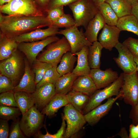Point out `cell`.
Listing matches in <instances>:
<instances>
[{"label": "cell", "instance_id": "obj_12", "mask_svg": "<svg viewBox=\"0 0 138 138\" xmlns=\"http://www.w3.org/2000/svg\"><path fill=\"white\" fill-rule=\"evenodd\" d=\"M119 54L117 57L113 58L118 66L125 74H129L136 70L137 65L134 56L123 43L119 42L115 47Z\"/></svg>", "mask_w": 138, "mask_h": 138}, {"label": "cell", "instance_id": "obj_31", "mask_svg": "<svg viewBox=\"0 0 138 138\" xmlns=\"http://www.w3.org/2000/svg\"><path fill=\"white\" fill-rule=\"evenodd\" d=\"M97 7L106 24L116 26L119 18L110 5L105 2L100 4Z\"/></svg>", "mask_w": 138, "mask_h": 138}, {"label": "cell", "instance_id": "obj_17", "mask_svg": "<svg viewBox=\"0 0 138 138\" xmlns=\"http://www.w3.org/2000/svg\"><path fill=\"white\" fill-rule=\"evenodd\" d=\"M121 97L119 94L114 98H110L104 103L99 105L84 115L86 122L91 126L95 125L101 118L108 113L114 103Z\"/></svg>", "mask_w": 138, "mask_h": 138}, {"label": "cell", "instance_id": "obj_30", "mask_svg": "<svg viewBox=\"0 0 138 138\" xmlns=\"http://www.w3.org/2000/svg\"><path fill=\"white\" fill-rule=\"evenodd\" d=\"M119 18L132 14V6L126 0H107Z\"/></svg>", "mask_w": 138, "mask_h": 138}, {"label": "cell", "instance_id": "obj_50", "mask_svg": "<svg viewBox=\"0 0 138 138\" xmlns=\"http://www.w3.org/2000/svg\"><path fill=\"white\" fill-rule=\"evenodd\" d=\"M134 60L137 65L136 71L137 74H138V56H134Z\"/></svg>", "mask_w": 138, "mask_h": 138}, {"label": "cell", "instance_id": "obj_36", "mask_svg": "<svg viewBox=\"0 0 138 138\" xmlns=\"http://www.w3.org/2000/svg\"><path fill=\"white\" fill-rule=\"evenodd\" d=\"M52 25L59 28H69L75 25L74 19L69 14L64 13L57 20L52 23Z\"/></svg>", "mask_w": 138, "mask_h": 138}, {"label": "cell", "instance_id": "obj_16", "mask_svg": "<svg viewBox=\"0 0 138 138\" xmlns=\"http://www.w3.org/2000/svg\"><path fill=\"white\" fill-rule=\"evenodd\" d=\"M34 98L35 106L42 110L56 94L55 85L47 83L36 88L32 93Z\"/></svg>", "mask_w": 138, "mask_h": 138}, {"label": "cell", "instance_id": "obj_19", "mask_svg": "<svg viewBox=\"0 0 138 138\" xmlns=\"http://www.w3.org/2000/svg\"><path fill=\"white\" fill-rule=\"evenodd\" d=\"M106 24L102 16L99 12L89 22L85 28L84 34L87 40L92 43L97 41L99 32Z\"/></svg>", "mask_w": 138, "mask_h": 138}, {"label": "cell", "instance_id": "obj_40", "mask_svg": "<svg viewBox=\"0 0 138 138\" xmlns=\"http://www.w3.org/2000/svg\"><path fill=\"white\" fill-rule=\"evenodd\" d=\"M15 86L11 80L8 77L0 74V93L13 90Z\"/></svg>", "mask_w": 138, "mask_h": 138}, {"label": "cell", "instance_id": "obj_3", "mask_svg": "<svg viewBox=\"0 0 138 138\" xmlns=\"http://www.w3.org/2000/svg\"><path fill=\"white\" fill-rule=\"evenodd\" d=\"M123 81V74L122 73L117 79L111 84L102 89L96 90L90 96L89 100L84 108L82 114H86L100 105L105 99L118 95Z\"/></svg>", "mask_w": 138, "mask_h": 138}, {"label": "cell", "instance_id": "obj_35", "mask_svg": "<svg viewBox=\"0 0 138 138\" xmlns=\"http://www.w3.org/2000/svg\"><path fill=\"white\" fill-rule=\"evenodd\" d=\"M0 105L17 107L13 90L8 91L1 93Z\"/></svg>", "mask_w": 138, "mask_h": 138}, {"label": "cell", "instance_id": "obj_28", "mask_svg": "<svg viewBox=\"0 0 138 138\" xmlns=\"http://www.w3.org/2000/svg\"><path fill=\"white\" fill-rule=\"evenodd\" d=\"M75 55L70 51L65 53L63 56L60 64L56 67L57 71L61 76L72 72L77 60V57Z\"/></svg>", "mask_w": 138, "mask_h": 138}, {"label": "cell", "instance_id": "obj_51", "mask_svg": "<svg viewBox=\"0 0 138 138\" xmlns=\"http://www.w3.org/2000/svg\"><path fill=\"white\" fill-rule=\"evenodd\" d=\"M12 0H0V6L3 5V4L6 3H8Z\"/></svg>", "mask_w": 138, "mask_h": 138}, {"label": "cell", "instance_id": "obj_5", "mask_svg": "<svg viewBox=\"0 0 138 138\" xmlns=\"http://www.w3.org/2000/svg\"><path fill=\"white\" fill-rule=\"evenodd\" d=\"M1 12L9 16H44L32 0H12L0 6Z\"/></svg>", "mask_w": 138, "mask_h": 138}, {"label": "cell", "instance_id": "obj_46", "mask_svg": "<svg viewBox=\"0 0 138 138\" xmlns=\"http://www.w3.org/2000/svg\"><path fill=\"white\" fill-rule=\"evenodd\" d=\"M131 13L138 21V3L132 6Z\"/></svg>", "mask_w": 138, "mask_h": 138}, {"label": "cell", "instance_id": "obj_8", "mask_svg": "<svg viewBox=\"0 0 138 138\" xmlns=\"http://www.w3.org/2000/svg\"><path fill=\"white\" fill-rule=\"evenodd\" d=\"M123 73L124 81L119 94L125 103L134 107L138 103V77L136 71L129 74Z\"/></svg>", "mask_w": 138, "mask_h": 138}, {"label": "cell", "instance_id": "obj_49", "mask_svg": "<svg viewBox=\"0 0 138 138\" xmlns=\"http://www.w3.org/2000/svg\"><path fill=\"white\" fill-rule=\"evenodd\" d=\"M126 1L132 6L138 3V0H126Z\"/></svg>", "mask_w": 138, "mask_h": 138}, {"label": "cell", "instance_id": "obj_29", "mask_svg": "<svg viewBox=\"0 0 138 138\" xmlns=\"http://www.w3.org/2000/svg\"><path fill=\"white\" fill-rule=\"evenodd\" d=\"M116 26L121 31L130 32L138 36V21L132 14L119 18Z\"/></svg>", "mask_w": 138, "mask_h": 138}, {"label": "cell", "instance_id": "obj_52", "mask_svg": "<svg viewBox=\"0 0 138 138\" xmlns=\"http://www.w3.org/2000/svg\"><path fill=\"white\" fill-rule=\"evenodd\" d=\"M43 5H45L47 4L49 0H38Z\"/></svg>", "mask_w": 138, "mask_h": 138}, {"label": "cell", "instance_id": "obj_39", "mask_svg": "<svg viewBox=\"0 0 138 138\" xmlns=\"http://www.w3.org/2000/svg\"><path fill=\"white\" fill-rule=\"evenodd\" d=\"M47 11V17L52 23L57 20L64 14L63 6L50 8Z\"/></svg>", "mask_w": 138, "mask_h": 138}, {"label": "cell", "instance_id": "obj_13", "mask_svg": "<svg viewBox=\"0 0 138 138\" xmlns=\"http://www.w3.org/2000/svg\"><path fill=\"white\" fill-rule=\"evenodd\" d=\"M59 28L55 26L52 25L46 29H37L19 35L13 38L18 43L23 42L39 41L58 34L59 31Z\"/></svg>", "mask_w": 138, "mask_h": 138}, {"label": "cell", "instance_id": "obj_7", "mask_svg": "<svg viewBox=\"0 0 138 138\" xmlns=\"http://www.w3.org/2000/svg\"><path fill=\"white\" fill-rule=\"evenodd\" d=\"M64 112L67 127L63 137H71L80 130L86 122L84 115L70 103L65 106Z\"/></svg>", "mask_w": 138, "mask_h": 138}, {"label": "cell", "instance_id": "obj_26", "mask_svg": "<svg viewBox=\"0 0 138 138\" xmlns=\"http://www.w3.org/2000/svg\"><path fill=\"white\" fill-rule=\"evenodd\" d=\"M66 96L69 103L82 113L90 98L88 96L72 89Z\"/></svg>", "mask_w": 138, "mask_h": 138}, {"label": "cell", "instance_id": "obj_22", "mask_svg": "<svg viewBox=\"0 0 138 138\" xmlns=\"http://www.w3.org/2000/svg\"><path fill=\"white\" fill-rule=\"evenodd\" d=\"M69 103L66 95L56 94L41 112L47 116H52L56 113L61 107L65 106Z\"/></svg>", "mask_w": 138, "mask_h": 138}, {"label": "cell", "instance_id": "obj_45", "mask_svg": "<svg viewBox=\"0 0 138 138\" xmlns=\"http://www.w3.org/2000/svg\"><path fill=\"white\" fill-rule=\"evenodd\" d=\"M129 138H138V123L136 125L132 123L130 125Z\"/></svg>", "mask_w": 138, "mask_h": 138}, {"label": "cell", "instance_id": "obj_42", "mask_svg": "<svg viewBox=\"0 0 138 138\" xmlns=\"http://www.w3.org/2000/svg\"><path fill=\"white\" fill-rule=\"evenodd\" d=\"M8 121L0 119V138H8L9 128Z\"/></svg>", "mask_w": 138, "mask_h": 138}, {"label": "cell", "instance_id": "obj_15", "mask_svg": "<svg viewBox=\"0 0 138 138\" xmlns=\"http://www.w3.org/2000/svg\"><path fill=\"white\" fill-rule=\"evenodd\" d=\"M121 31L116 26L106 24L100 34L98 41L105 49L111 51L119 42Z\"/></svg>", "mask_w": 138, "mask_h": 138}, {"label": "cell", "instance_id": "obj_1", "mask_svg": "<svg viewBox=\"0 0 138 138\" xmlns=\"http://www.w3.org/2000/svg\"><path fill=\"white\" fill-rule=\"evenodd\" d=\"M52 25L47 16H3L1 13V33L10 38Z\"/></svg>", "mask_w": 138, "mask_h": 138}, {"label": "cell", "instance_id": "obj_11", "mask_svg": "<svg viewBox=\"0 0 138 138\" xmlns=\"http://www.w3.org/2000/svg\"><path fill=\"white\" fill-rule=\"evenodd\" d=\"M3 60L0 63L1 74L9 78L14 84L19 76L21 58L16 50L9 57Z\"/></svg>", "mask_w": 138, "mask_h": 138}, {"label": "cell", "instance_id": "obj_14", "mask_svg": "<svg viewBox=\"0 0 138 138\" xmlns=\"http://www.w3.org/2000/svg\"><path fill=\"white\" fill-rule=\"evenodd\" d=\"M89 75L97 89L109 85L119 76L117 72L111 68L105 70H101L100 68L91 69Z\"/></svg>", "mask_w": 138, "mask_h": 138}, {"label": "cell", "instance_id": "obj_41", "mask_svg": "<svg viewBox=\"0 0 138 138\" xmlns=\"http://www.w3.org/2000/svg\"><path fill=\"white\" fill-rule=\"evenodd\" d=\"M134 56H138V39L130 37L122 43Z\"/></svg>", "mask_w": 138, "mask_h": 138}, {"label": "cell", "instance_id": "obj_44", "mask_svg": "<svg viewBox=\"0 0 138 138\" xmlns=\"http://www.w3.org/2000/svg\"><path fill=\"white\" fill-rule=\"evenodd\" d=\"M129 117L132 121L133 124L136 125L138 123V103L135 106L132 107Z\"/></svg>", "mask_w": 138, "mask_h": 138}, {"label": "cell", "instance_id": "obj_9", "mask_svg": "<svg viewBox=\"0 0 138 138\" xmlns=\"http://www.w3.org/2000/svg\"><path fill=\"white\" fill-rule=\"evenodd\" d=\"M59 39L54 35L39 41L22 42L19 43L18 48L25 54L29 63L32 64L36 60L38 55L45 47Z\"/></svg>", "mask_w": 138, "mask_h": 138}, {"label": "cell", "instance_id": "obj_38", "mask_svg": "<svg viewBox=\"0 0 138 138\" xmlns=\"http://www.w3.org/2000/svg\"><path fill=\"white\" fill-rule=\"evenodd\" d=\"M25 137L21 129L19 119L14 121L11 125L8 138H24Z\"/></svg>", "mask_w": 138, "mask_h": 138}, {"label": "cell", "instance_id": "obj_25", "mask_svg": "<svg viewBox=\"0 0 138 138\" xmlns=\"http://www.w3.org/2000/svg\"><path fill=\"white\" fill-rule=\"evenodd\" d=\"M78 77L72 72L60 76L55 84L56 94H66L72 90L73 83Z\"/></svg>", "mask_w": 138, "mask_h": 138}, {"label": "cell", "instance_id": "obj_47", "mask_svg": "<svg viewBox=\"0 0 138 138\" xmlns=\"http://www.w3.org/2000/svg\"><path fill=\"white\" fill-rule=\"evenodd\" d=\"M118 134L122 137L129 138V136L128 135L125 128H124L121 129Z\"/></svg>", "mask_w": 138, "mask_h": 138}, {"label": "cell", "instance_id": "obj_48", "mask_svg": "<svg viewBox=\"0 0 138 138\" xmlns=\"http://www.w3.org/2000/svg\"><path fill=\"white\" fill-rule=\"evenodd\" d=\"M94 4L98 6L100 4L105 2L107 0H91Z\"/></svg>", "mask_w": 138, "mask_h": 138}, {"label": "cell", "instance_id": "obj_20", "mask_svg": "<svg viewBox=\"0 0 138 138\" xmlns=\"http://www.w3.org/2000/svg\"><path fill=\"white\" fill-rule=\"evenodd\" d=\"M89 47L85 46L79 51L74 53L77 56V63L72 73L78 77L89 75L90 71L88 61Z\"/></svg>", "mask_w": 138, "mask_h": 138}, {"label": "cell", "instance_id": "obj_32", "mask_svg": "<svg viewBox=\"0 0 138 138\" xmlns=\"http://www.w3.org/2000/svg\"><path fill=\"white\" fill-rule=\"evenodd\" d=\"M52 66L50 64L36 60L32 64V71L35 74V81L36 84L42 79L45 73Z\"/></svg>", "mask_w": 138, "mask_h": 138}, {"label": "cell", "instance_id": "obj_27", "mask_svg": "<svg viewBox=\"0 0 138 138\" xmlns=\"http://www.w3.org/2000/svg\"><path fill=\"white\" fill-rule=\"evenodd\" d=\"M102 46L97 41L89 47L88 58L89 66L91 69L100 68Z\"/></svg>", "mask_w": 138, "mask_h": 138}, {"label": "cell", "instance_id": "obj_37", "mask_svg": "<svg viewBox=\"0 0 138 138\" xmlns=\"http://www.w3.org/2000/svg\"><path fill=\"white\" fill-rule=\"evenodd\" d=\"M62 122L61 127L57 133L52 134L49 133L47 131L46 134H43L40 131L33 137L38 138H62L65 132L66 124L63 115L62 117Z\"/></svg>", "mask_w": 138, "mask_h": 138}, {"label": "cell", "instance_id": "obj_10", "mask_svg": "<svg viewBox=\"0 0 138 138\" xmlns=\"http://www.w3.org/2000/svg\"><path fill=\"white\" fill-rule=\"evenodd\" d=\"M58 34L63 35L67 40L71 47V52L74 53L80 51L85 46L92 44L85 37L82 29L79 30L75 25L59 31Z\"/></svg>", "mask_w": 138, "mask_h": 138}, {"label": "cell", "instance_id": "obj_33", "mask_svg": "<svg viewBox=\"0 0 138 138\" xmlns=\"http://www.w3.org/2000/svg\"><path fill=\"white\" fill-rule=\"evenodd\" d=\"M21 114L18 108L0 105V119L8 121L12 120L13 121L18 118Z\"/></svg>", "mask_w": 138, "mask_h": 138}, {"label": "cell", "instance_id": "obj_6", "mask_svg": "<svg viewBox=\"0 0 138 138\" xmlns=\"http://www.w3.org/2000/svg\"><path fill=\"white\" fill-rule=\"evenodd\" d=\"M44 119V115L35 106L22 115L20 125L26 136L29 137L37 134L43 126Z\"/></svg>", "mask_w": 138, "mask_h": 138}, {"label": "cell", "instance_id": "obj_21", "mask_svg": "<svg viewBox=\"0 0 138 138\" xmlns=\"http://www.w3.org/2000/svg\"><path fill=\"white\" fill-rule=\"evenodd\" d=\"M72 89L90 97L97 89L89 75L78 77L73 83Z\"/></svg>", "mask_w": 138, "mask_h": 138}, {"label": "cell", "instance_id": "obj_4", "mask_svg": "<svg viewBox=\"0 0 138 138\" xmlns=\"http://www.w3.org/2000/svg\"><path fill=\"white\" fill-rule=\"evenodd\" d=\"M70 45L66 38L63 36L57 41L48 45L37 60L51 64L56 67L63 55L71 51Z\"/></svg>", "mask_w": 138, "mask_h": 138}, {"label": "cell", "instance_id": "obj_24", "mask_svg": "<svg viewBox=\"0 0 138 138\" xmlns=\"http://www.w3.org/2000/svg\"><path fill=\"white\" fill-rule=\"evenodd\" d=\"M19 43L14 38L8 37L1 33L0 60H3L9 57L18 48Z\"/></svg>", "mask_w": 138, "mask_h": 138}, {"label": "cell", "instance_id": "obj_18", "mask_svg": "<svg viewBox=\"0 0 138 138\" xmlns=\"http://www.w3.org/2000/svg\"><path fill=\"white\" fill-rule=\"evenodd\" d=\"M24 74L19 83L14 88L13 91H24L32 94L36 89V84L35 81V76L29 65L27 60L25 59Z\"/></svg>", "mask_w": 138, "mask_h": 138}, {"label": "cell", "instance_id": "obj_43", "mask_svg": "<svg viewBox=\"0 0 138 138\" xmlns=\"http://www.w3.org/2000/svg\"><path fill=\"white\" fill-rule=\"evenodd\" d=\"M77 0H53L50 5V8L60 6L69 5Z\"/></svg>", "mask_w": 138, "mask_h": 138}, {"label": "cell", "instance_id": "obj_34", "mask_svg": "<svg viewBox=\"0 0 138 138\" xmlns=\"http://www.w3.org/2000/svg\"><path fill=\"white\" fill-rule=\"evenodd\" d=\"M61 76L57 71L56 67L52 66L47 71L42 79L36 85V88L47 83L55 85L57 80Z\"/></svg>", "mask_w": 138, "mask_h": 138}, {"label": "cell", "instance_id": "obj_23", "mask_svg": "<svg viewBox=\"0 0 138 138\" xmlns=\"http://www.w3.org/2000/svg\"><path fill=\"white\" fill-rule=\"evenodd\" d=\"M14 96L17 107L22 115L34 106L35 102L32 94L24 91L14 92Z\"/></svg>", "mask_w": 138, "mask_h": 138}, {"label": "cell", "instance_id": "obj_53", "mask_svg": "<svg viewBox=\"0 0 138 138\" xmlns=\"http://www.w3.org/2000/svg\"><path fill=\"white\" fill-rule=\"evenodd\" d=\"M137 74V76H138V74Z\"/></svg>", "mask_w": 138, "mask_h": 138}, {"label": "cell", "instance_id": "obj_2", "mask_svg": "<svg viewBox=\"0 0 138 138\" xmlns=\"http://www.w3.org/2000/svg\"><path fill=\"white\" fill-rule=\"evenodd\" d=\"M68 6L72 13L75 25L85 29L99 12L97 6L91 0H78Z\"/></svg>", "mask_w": 138, "mask_h": 138}]
</instances>
